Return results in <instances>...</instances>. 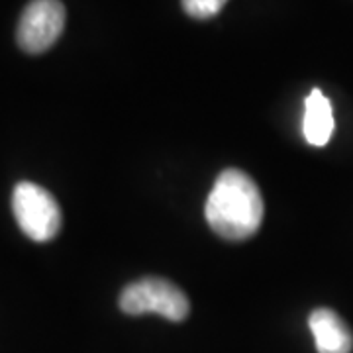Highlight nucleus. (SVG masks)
<instances>
[{"label":"nucleus","instance_id":"obj_1","mask_svg":"<svg viewBox=\"0 0 353 353\" xmlns=\"http://www.w3.org/2000/svg\"><path fill=\"white\" fill-rule=\"evenodd\" d=\"M263 196L252 176L240 169H226L210 190L204 216L220 238L241 241L252 238L263 222Z\"/></svg>","mask_w":353,"mask_h":353},{"label":"nucleus","instance_id":"obj_2","mask_svg":"<svg viewBox=\"0 0 353 353\" xmlns=\"http://www.w3.org/2000/svg\"><path fill=\"white\" fill-rule=\"evenodd\" d=\"M118 304L130 316L155 312L171 322H183L190 312L187 294L163 277H143L130 283L122 290Z\"/></svg>","mask_w":353,"mask_h":353},{"label":"nucleus","instance_id":"obj_3","mask_svg":"<svg viewBox=\"0 0 353 353\" xmlns=\"http://www.w3.org/2000/svg\"><path fill=\"white\" fill-rule=\"evenodd\" d=\"M12 212L30 240L50 241L61 230V210L50 190L22 181L14 187Z\"/></svg>","mask_w":353,"mask_h":353},{"label":"nucleus","instance_id":"obj_4","mask_svg":"<svg viewBox=\"0 0 353 353\" xmlns=\"http://www.w3.org/2000/svg\"><path fill=\"white\" fill-rule=\"evenodd\" d=\"M65 6L59 0H32L20 16L16 41L26 53L48 51L63 34Z\"/></svg>","mask_w":353,"mask_h":353},{"label":"nucleus","instance_id":"obj_5","mask_svg":"<svg viewBox=\"0 0 353 353\" xmlns=\"http://www.w3.org/2000/svg\"><path fill=\"white\" fill-rule=\"evenodd\" d=\"M318 353H352L353 334L338 312L332 308H316L308 318Z\"/></svg>","mask_w":353,"mask_h":353},{"label":"nucleus","instance_id":"obj_6","mask_svg":"<svg viewBox=\"0 0 353 353\" xmlns=\"http://www.w3.org/2000/svg\"><path fill=\"white\" fill-rule=\"evenodd\" d=\"M303 134L314 148H324L334 134V112L332 104L320 88L310 90L304 101Z\"/></svg>","mask_w":353,"mask_h":353},{"label":"nucleus","instance_id":"obj_7","mask_svg":"<svg viewBox=\"0 0 353 353\" xmlns=\"http://www.w3.org/2000/svg\"><path fill=\"white\" fill-rule=\"evenodd\" d=\"M228 0H181L183 10L196 18V20H206L212 18L226 6Z\"/></svg>","mask_w":353,"mask_h":353}]
</instances>
